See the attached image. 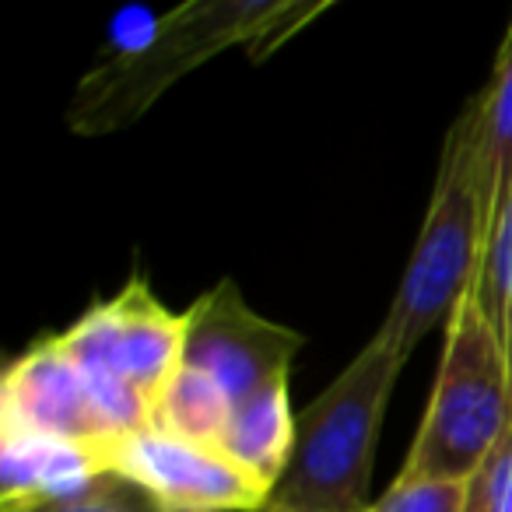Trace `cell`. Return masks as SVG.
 <instances>
[{
    "label": "cell",
    "instance_id": "obj_15",
    "mask_svg": "<svg viewBox=\"0 0 512 512\" xmlns=\"http://www.w3.org/2000/svg\"><path fill=\"white\" fill-rule=\"evenodd\" d=\"M365 512H467V481L397 477Z\"/></svg>",
    "mask_w": 512,
    "mask_h": 512
},
{
    "label": "cell",
    "instance_id": "obj_13",
    "mask_svg": "<svg viewBox=\"0 0 512 512\" xmlns=\"http://www.w3.org/2000/svg\"><path fill=\"white\" fill-rule=\"evenodd\" d=\"M228 418H232V404H228L225 393L211 379L200 376V372H190L179 365L165 397L158 400L151 425L162 428V432L179 435V439L218 446Z\"/></svg>",
    "mask_w": 512,
    "mask_h": 512
},
{
    "label": "cell",
    "instance_id": "obj_6",
    "mask_svg": "<svg viewBox=\"0 0 512 512\" xmlns=\"http://www.w3.org/2000/svg\"><path fill=\"white\" fill-rule=\"evenodd\" d=\"M186 313H169L144 278H130L113 299L88 309L64 334L60 348L113 390L144 404L155 418L183 362Z\"/></svg>",
    "mask_w": 512,
    "mask_h": 512
},
{
    "label": "cell",
    "instance_id": "obj_5",
    "mask_svg": "<svg viewBox=\"0 0 512 512\" xmlns=\"http://www.w3.org/2000/svg\"><path fill=\"white\" fill-rule=\"evenodd\" d=\"M151 425V411L88 376L57 334L32 344L0 383V432H32L99 453L113 439Z\"/></svg>",
    "mask_w": 512,
    "mask_h": 512
},
{
    "label": "cell",
    "instance_id": "obj_11",
    "mask_svg": "<svg viewBox=\"0 0 512 512\" xmlns=\"http://www.w3.org/2000/svg\"><path fill=\"white\" fill-rule=\"evenodd\" d=\"M477 134H481V155H477V183H481L484 211H495L498 193L512 179V22L498 46L495 67L477 95Z\"/></svg>",
    "mask_w": 512,
    "mask_h": 512
},
{
    "label": "cell",
    "instance_id": "obj_10",
    "mask_svg": "<svg viewBox=\"0 0 512 512\" xmlns=\"http://www.w3.org/2000/svg\"><path fill=\"white\" fill-rule=\"evenodd\" d=\"M99 474L92 449L32 432H0V505L57 495Z\"/></svg>",
    "mask_w": 512,
    "mask_h": 512
},
{
    "label": "cell",
    "instance_id": "obj_4",
    "mask_svg": "<svg viewBox=\"0 0 512 512\" xmlns=\"http://www.w3.org/2000/svg\"><path fill=\"white\" fill-rule=\"evenodd\" d=\"M512 428V369L474 292L446 323L439 376L400 477L470 481Z\"/></svg>",
    "mask_w": 512,
    "mask_h": 512
},
{
    "label": "cell",
    "instance_id": "obj_9",
    "mask_svg": "<svg viewBox=\"0 0 512 512\" xmlns=\"http://www.w3.org/2000/svg\"><path fill=\"white\" fill-rule=\"evenodd\" d=\"M295 432H299V418L288 404V379H281L235 407L214 449L274 495L292 460Z\"/></svg>",
    "mask_w": 512,
    "mask_h": 512
},
{
    "label": "cell",
    "instance_id": "obj_14",
    "mask_svg": "<svg viewBox=\"0 0 512 512\" xmlns=\"http://www.w3.org/2000/svg\"><path fill=\"white\" fill-rule=\"evenodd\" d=\"M0 512H165L141 484L116 470H99L85 484L57 495L25 498L15 505H0Z\"/></svg>",
    "mask_w": 512,
    "mask_h": 512
},
{
    "label": "cell",
    "instance_id": "obj_12",
    "mask_svg": "<svg viewBox=\"0 0 512 512\" xmlns=\"http://www.w3.org/2000/svg\"><path fill=\"white\" fill-rule=\"evenodd\" d=\"M474 299L488 327L495 330L512 369V179L498 193L495 211H491L481 271L474 281Z\"/></svg>",
    "mask_w": 512,
    "mask_h": 512
},
{
    "label": "cell",
    "instance_id": "obj_3",
    "mask_svg": "<svg viewBox=\"0 0 512 512\" xmlns=\"http://www.w3.org/2000/svg\"><path fill=\"white\" fill-rule=\"evenodd\" d=\"M407 358L376 330L344 372L299 414L295 449L274 505L306 512H365L386 407Z\"/></svg>",
    "mask_w": 512,
    "mask_h": 512
},
{
    "label": "cell",
    "instance_id": "obj_1",
    "mask_svg": "<svg viewBox=\"0 0 512 512\" xmlns=\"http://www.w3.org/2000/svg\"><path fill=\"white\" fill-rule=\"evenodd\" d=\"M330 0H190L148 25L141 39L95 64L74 88L67 127L102 137L137 123L176 81L232 46L267 60L281 43L327 15Z\"/></svg>",
    "mask_w": 512,
    "mask_h": 512
},
{
    "label": "cell",
    "instance_id": "obj_7",
    "mask_svg": "<svg viewBox=\"0 0 512 512\" xmlns=\"http://www.w3.org/2000/svg\"><path fill=\"white\" fill-rule=\"evenodd\" d=\"M306 337L253 313L232 278H221L186 309L183 369L200 372L228 397L232 411L292 372Z\"/></svg>",
    "mask_w": 512,
    "mask_h": 512
},
{
    "label": "cell",
    "instance_id": "obj_17",
    "mask_svg": "<svg viewBox=\"0 0 512 512\" xmlns=\"http://www.w3.org/2000/svg\"><path fill=\"white\" fill-rule=\"evenodd\" d=\"M264 512H306V509H288V505H274V502H271Z\"/></svg>",
    "mask_w": 512,
    "mask_h": 512
},
{
    "label": "cell",
    "instance_id": "obj_8",
    "mask_svg": "<svg viewBox=\"0 0 512 512\" xmlns=\"http://www.w3.org/2000/svg\"><path fill=\"white\" fill-rule=\"evenodd\" d=\"M99 470L141 484L165 512H264L271 491L204 442L148 425L95 453Z\"/></svg>",
    "mask_w": 512,
    "mask_h": 512
},
{
    "label": "cell",
    "instance_id": "obj_16",
    "mask_svg": "<svg viewBox=\"0 0 512 512\" xmlns=\"http://www.w3.org/2000/svg\"><path fill=\"white\" fill-rule=\"evenodd\" d=\"M467 512H512V428L470 474Z\"/></svg>",
    "mask_w": 512,
    "mask_h": 512
},
{
    "label": "cell",
    "instance_id": "obj_2",
    "mask_svg": "<svg viewBox=\"0 0 512 512\" xmlns=\"http://www.w3.org/2000/svg\"><path fill=\"white\" fill-rule=\"evenodd\" d=\"M477 155H481V134H477V102L470 99L446 134L418 242L390 302V313L379 327V334L404 358H411V351L435 327L449 323L456 306L474 292L488 239Z\"/></svg>",
    "mask_w": 512,
    "mask_h": 512
}]
</instances>
